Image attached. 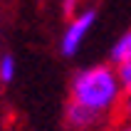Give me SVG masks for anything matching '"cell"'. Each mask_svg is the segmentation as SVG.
<instances>
[{
    "mask_svg": "<svg viewBox=\"0 0 131 131\" xmlns=\"http://www.w3.org/2000/svg\"><path fill=\"white\" fill-rule=\"evenodd\" d=\"M119 102H121V87H119L116 72L111 67L96 64L74 74L69 104L82 106L84 111H89L92 116L102 121L119 106Z\"/></svg>",
    "mask_w": 131,
    "mask_h": 131,
    "instance_id": "1",
    "label": "cell"
},
{
    "mask_svg": "<svg viewBox=\"0 0 131 131\" xmlns=\"http://www.w3.org/2000/svg\"><path fill=\"white\" fill-rule=\"evenodd\" d=\"M94 22H96V10H84L74 20H69L64 35H62V54L64 57H72L79 52L82 42H84V37H87V32L92 30Z\"/></svg>",
    "mask_w": 131,
    "mask_h": 131,
    "instance_id": "2",
    "label": "cell"
},
{
    "mask_svg": "<svg viewBox=\"0 0 131 131\" xmlns=\"http://www.w3.org/2000/svg\"><path fill=\"white\" fill-rule=\"evenodd\" d=\"M67 121H69L74 129H89V126L99 124L96 116H92L89 111H84L82 106H77V104H69V106H67Z\"/></svg>",
    "mask_w": 131,
    "mask_h": 131,
    "instance_id": "3",
    "label": "cell"
},
{
    "mask_svg": "<svg viewBox=\"0 0 131 131\" xmlns=\"http://www.w3.org/2000/svg\"><path fill=\"white\" fill-rule=\"evenodd\" d=\"M111 62H114V64L131 62V32H126L124 37H119L116 45L111 47Z\"/></svg>",
    "mask_w": 131,
    "mask_h": 131,
    "instance_id": "4",
    "label": "cell"
},
{
    "mask_svg": "<svg viewBox=\"0 0 131 131\" xmlns=\"http://www.w3.org/2000/svg\"><path fill=\"white\" fill-rule=\"evenodd\" d=\"M15 72H17V62H15L13 54H3L0 57V82L3 84H10L15 79Z\"/></svg>",
    "mask_w": 131,
    "mask_h": 131,
    "instance_id": "5",
    "label": "cell"
},
{
    "mask_svg": "<svg viewBox=\"0 0 131 131\" xmlns=\"http://www.w3.org/2000/svg\"><path fill=\"white\" fill-rule=\"evenodd\" d=\"M116 79L121 92H131V62H124V64H116Z\"/></svg>",
    "mask_w": 131,
    "mask_h": 131,
    "instance_id": "6",
    "label": "cell"
},
{
    "mask_svg": "<svg viewBox=\"0 0 131 131\" xmlns=\"http://www.w3.org/2000/svg\"><path fill=\"white\" fill-rule=\"evenodd\" d=\"M121 114H124L126 124H131V92H126L124 99H121Z\"/></svg>",
    "mask_w": 131,
    "mask_h": 131,
    "instance_id": "7",
    "label": "cell"
},
{
    "mask_svg": "<svg viewBox=\"0 0 131 131\" xmlns=\"http://www.w3.org/2000/svg\"><path fill=\"white\" fill-rule=\"evenodd\" d=\"M74 10H77V0H64V13L72 15Z\"/></svg>",
    "mask_w": 131,
    "mask_h": 131,
    "instance_id": "8",
    "label": "cell"
},
{
    "mask_svg": "<svg viewBox=\"0 0 131 131\" xmlns=\"http://www.w3.org/2000/svg\"><path fill=\"white\" fill-rule=\"evenodd\" d=\"M111 131H131V124H126V121H124V124L114 126V129H111Z\"/></svg>",
    "mask_w": 131,
    "mask_h": 131,
    "instance_id": "9",
    "label": "cell"
}]
</instances>
